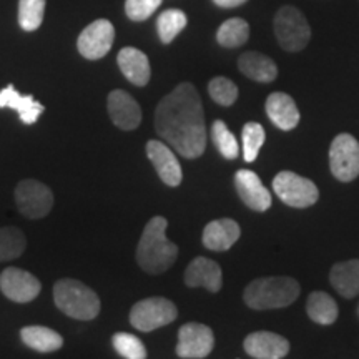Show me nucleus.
Here are the masks:
<instances>
[{
    "label": "nucleus",
    "instance_id": "obj_31",
    "mask_svg": "<svg viewBox=\"0 0 359 359\" xmlns=\"http://www.w3.org/2000/svg\"><path fill=\"white\" fill-rule=\"evenodd\" d=\"M241 140H243V158L251 163L258 158L259 150L264 143V128L257 122H248L243 127Z\"/></svg>",
    "mask_w": 359,
    "mask_h": 359
},
{
    "label": "nucleus",
    "instance_id": "obj_28",
    "mask_svg": "<svg viewBox=\"0 0 359 359\" xmlns=\"http://www.w3.org/2000/svg\"><path fill=\"white\" fill-rule=\"evenodd\" d=\"M27 238L15 226L0 228V262L19 258L25 251Z\"/></svg>",
    "mask_w": 359,
    "mask_h": 359
},
{
    "label": "nucleus",
    "instance_id": "obj_1",
    "mask_svg": "<svg viewBox=\"0 0 359 359\" xmlns=\"http://www.w3.org/2000/svg\"><path fill=\"white\" fill-rule=\"evenodd\" d=\"M156 133L185 158H198L206 150V125L195 85L180 83L161 98L155 110Z\"/></svg>",
    "mask_w": 359,
    "mask_h": 359
},
{
    "label": "nucleus",
    "instance_id": "obj_15",
    "mask_svg": "<svg viewBox=\"0 0 359 359\" xmlns=\"http://www.w3.org/2000/svg\"><path fill=\"white\" fill-rule=\"evenodd\" d=\"M235 187L240 198L255 212H266L271 206V193L266 190L262 180L251 170H238L235 175Z\"/></svg>",
    "mask_w": 359,
    "mask_h": 359
},
{
    "label": "nucleus",
    "instance_id": "obj_35",
    "mask_svg": "<svg viewBox=\"0 0 359 359\" xmlns=\"http://www.w3.org/2000/svg\"><path fill=\"white\" fill-rule=\"evenodd\" d=\"M213 2L217 4L218 7H223V8H235V7L243 6V4L248 2V0H213Z\"/></svg>",
    "mask_w": 359,
    "mask_h": 359
},
{
    "label": "nucleus",
    "instance_id": "obj_33",
    "mask_svg": "<svg viewBox=\"0 0 359 359\" xmlns=\"http://www.w3.org/2000/svg\"><path fill=\"white\" fill-rule=\"evenodd\" d=\"M208 93L218 105L231 107L238 98V87L233 80L226 77H215L208 83Z\"/></svg>",
    "mask_w": 359,
    "mask_h": 359
},
{
    "label": "nucleus",
    "instance_id": "obj_29",
    "mask_svg": "<svg viewBox=\"0 0 359 359\" xmlns=\"http://www.w3.org/2000/svg\"><path fill=\"white\" fill-rule=\"evenodd\" d=\"M212 138L215 147L226 160H235L240 155V147H238V140L235 135L230 132L228 125L222 122V120H215L212 125Z\"/></svg>",
    "mask_w": 359,
    "mask_h": 359
},
{
    "label": "nucleus",
    "instance_id": "obj_22",
    "mask_svg": "<svg viewBox=\"0 0 359 359\" xmlns=\"http://www.w3.org/2000/svg\"><path fill=\"white\" fill-rule=\"evenodd\" d=\"M238 67L245 77L259 83H269L278 77L275 62L259 52H245L238 60Z\"/></svg>",
    "mask_w": 359,
    "mask_h": 359
},
{
    "label": "nucleus",
    "instance_id": "obj_7",
    "mask_svg": "<svg viewBox=\"0 0 359 359\" xmlns=\"http://www.w3.org/2000/svg\"><path fill=\"white\" fill-rule=\"evenodd\" d=\"M273 190L283 203L293 208H308L320 198V190L309 178L294 172H280L273 180Z\"/></svg>",
    "mask_w": 359,
    "mask_h": 359
},
{
    "label": "nucleus",
    "instance_id": "obj_27",
    "mask_svg": "<svg viewBox=\"0 0 359 359\" xmlns=\"http://www.w3.org/2000/svg\"><path fill=\"white\" fill-rule=\"evenodd\" d=\"M188 24L187 13L178 11V8H170L160 13L156 20V29H158L160 40L163 43H170L177 39V35L185 29Z\"/></svg>",
    "mask_w": 359,
    "mask_h": 359
},
{
    "label": "nucleus",
    "instance_id": "obj_5",
    "mask_svg": "<svg viewBox=\"0 0 359 359\" xmlns=\"http://www.w3.org/2000/svg\"><path fill=\"white\" fill-rule=\"evenodd\" d=\"M275 35L286 52H299L311 39V29L306 17L296 7L285 6L275 15Z\"/></svg>",
    "mask_w": 359,
    "mask_h": 359
},
{
    "label": "nucleus",
    "instance_id": "obj_4",
    "mask_svg": "<svg viewBox=\"0 0 359 359\" xmlns=\"http://www.w3.org/2000/svg\"><path fill=\"white\" fill-rule=\"evenodd\" d=\"M53 299L57 308L67 316L79 321H92L100 313L102 303L92 288L79 280H60L53 286Z\"/></svg>",
    "mask_w": 359,
    "mask_h": 359
},
{
    "label": "nucleus",
    "instance_id": "obj_8",
    "mask_svg": "<svg viewBox=\"0 0 359 359\" xmlns=\"http://www.w3.org/2000/svg\"><path fill=\"white\" fill-rule=\"evenodd\" d=\"M15 203L24 217L39 219L52 212L53 193L39 180L27 178L15 187Z\"/></svg>",
    "mask_w": 359,
    "mask_h": 359
},
{
    "label": "nucleus",
    "instance_id": "obj_9",
    "mask_svg": "<svg viewBox=\"0 0 359 359\" xmlns=\"http://www.w3.org/2000/svg\"><path fill=\"white\" fill-rule=\"evenodd\" d=\"M330 168L339 182H353L359 177V142L353 135L341 133L330 148Z\"/></svg>",
    "mask_w": 359,
    "mask_h": 359
},
{
    "label": "nucleus",
    "instance_id": "obj_26",
    "mask_svg": "<svg viewBox=\"0 0 359 359\" xmlns=\"http://www.w3.org/2000/svg\"><path fill=\"white\" fill-rule=\"evenodd\" d=\"M250 37V25L243 19H230L223 22L217 32V40L222 47L235 48L243 45Z\"/></svg>",
    "mask_w": 359,
    "mask_h": 359
},
{
    "label": "nucleus",
    "instance_id": "obj_3",
    "mask_svg": "<svg viewBox=\"0 0 359 359\" xmlns=\"http://www.w3.org/2000/svg\"><path fill=\"white\" fill-rule=\"evenodd\" d=\"M302 293L299 283L290 276L258 278L246 286L243 299L246 306L257 311L280 309L293 304Z\"/></svg>",
    "mask_w": 359,
    "mask_h": 359
},
{
    "label": "nucleus",
    "instance_id": "obj_30",
    "mask_svg": "<svg viewBox=\"0 0 359 359\" xmlns=\"http://www.w3.org/2000/svg\"><path fill=\"white\" fill-rule=\"evenodd\" d=\"M45 0H20L19 2V24L27 32L37 30L43 22Z\"/></svg>",
    "mask_w": 359,
    "mask_h": 359
},
{
    "label": "nucleus",
    "instance_id": "obj_19",
    "mask_svg": "<svg viewBox=\"0 0 359 359\" xmlns=\"http://www.w3.org/2000/svg\"><path fill=\"white\" fill-rule=\"evenodd\" d=\"M264 109H266V115L269 116V120H271L280 130L288 132V130L298 127L299 110L288 93H271V95L266 98Z\"/></svg>",
    "mask_w": 359,
    "mask_h": 359
},
{
    "label": "nucleus",
    "instance_id": "obj_32",
    "mask_svg": "<svg viewBox=\"0 0 359 359\" xmlns=\"http://www.w3.org/2000/svg\"><path fill=\"white\" fill-rule=\"evenodd\" d=\"M114 348L120 356L125 359H145L147 358V348L138 339L137 336L130 333H116L114 334Z\"/></svg>",
    "mask_w": 359,
    "mask_h": 359
},
{
    "label": "nucleus",
    "instance_id": "obj_6",
    "mask_svg": "<svg viewBox=\"0 0 359 359\" xmlns=\"http://www.w3.org/2000/svg\"><path fill=\"white\" fill-rule=\"evenodd\" d=\"M178 309L175 304L167 298L161 296H154V298H147L138 302L130 311V323L133 327L143 333H150V331L158 330L170 325L177 320Z\"/></svg>",
    "mask_w": 359,
    "mask_h": 359
},
{
    "label": "nucleus",
    "instance_id": "obj_17",
    "mask_svg": "<svg viewBox=\"0 0 359 359\" xmlns=\"http://www.w3.org/2000/svg\"><path fill=\"white\" fill-rule=\"evenodd\" d=\"M185 283L190 288H206L210 293H218L223 286L222 268L213 259L198 257L188 264Z\"/></svg>",
    "mask_w": 359,
    "mask_h": 359
},
{
    "label": "nucleus",
    "instance_id": "obj_24",
    "mask_svg": "<svg viewBox=\"0 0 359 359\" xmlns=\"http://www.w3.org/2000/svg\"><path fill=\"white\" fill-rule=\"evenodd\" d=\"M20 338L27 346L39 353L57 351L64 344V339L57 331L45 326H27L20 331Z\"/></svg>",
    "mask_w": 359,
    "mask_h": 359
},
{
    "label": "nucleus",
    "instance_id": "obj_10",
    "mask_svg": "<svg viewBox=\"0 0 359 359\" xmlns=\"http://www.w3.org/2000/svg\"><path fill=\"white\" fill-rule=\"evenodd\" d=\"M215 348V334L201 323H187L180 327L177 354L183 359L206 358Z\"/></svg>",
    "mask_w": 359,
    "mask_h": 359
},
{
    "label": "nucleus",
    "instance_id": "obj_2",
    "mask_svg": "<svg viewBox=\"0 0 359 359\" xmlns=\"http://www.w3.org/2000/svg\"><path fill=\"white\" fill-rule=\"evenodd\" d=\"M167 218L154 217L145 224L138 241L137 263L150 275L165 273L178 257V246L167 238Z\"/></svg>",
    "mask_w": 359,
    "mask_h": 359
},
{
    "label": "nucleus",
    "instance_id": "obj_23",
    "mask_svg": "<svg viewBox=\"0 0 359 359\" xmlns=\"http://www.w3.org/2000/svg\"><path fill=\"white\" fill-rule=\"evenodd\" d=\"M330 281L343 298L359 296V259L336 263L330 271Z\"/></svg>",
    "mask_w": 359,
    "mask_h": 359
},
{
    "label": "nucleus",
    "instance_id": "obj_36",
    "mask_svg": "<svg viewBox=\"0 0 359 359\" xmlns=\"http://www.w3.org/2000/svg\"><path fill=\"white\" fill-rule=\"evenodd\" d=\"M358 314H359V306H358Z\"/></svg>",
    "mask_w": 359,
    "mask_h": 359
},
{
    "label": "nucleus",
    "instance_id": "obj_12",
    "mask_svg": "<svg viewBox=\"0 0 359 359\" xmlns=\"http://www.w3.org/2000/svg\"><path fill=\"white\" fill-rule=\"evenodd\" d=\"M0 290L8 299L15 303H30L42 291V285L32 273L11 266L0 275Z\"/></svg>",
    "mask_w": 359,
    "mask_h": 359
},
{
    "label": "nucleus",
    "instance_id": "obj_34",
    "mask_svg": "<svg viewBox=\"0 0 359 359\" xmlns=\"http://www.w3.org/2000/svg\"><path fill=\"white\" fill-rule=\"evenodd\" d=\"M161 6V0H127L125 12L130 20L142 22L147 20L156 8Z\"/></svg>",
    "mask_w": 359,
    "mask_h": 359
},
{
    "label": "nucleus",
    "instance_id": "obj_16",
    "mask_svg": "<svg viewBox=\"0 0 359 359\" xmlns=\"http://www.w3.org/2000/svg\"><path fill=\"white\" fill-rule=\"evenodd\" d=\"M245 351L257 359H281L290 353V341L271 331H257L245 338Z\"/></svg>",
    "mask_w": 359,
    "mask_h": 359
},
{
    "label": "nucleus",
    "instance_id": "obj_21",
    "mask_svg": "<svg viewBox=\"0 0 359 359\" xmlns=\"http://www.w3.org/2000/svg\"><path fill=\"white\" fill-rule=\"evenodd\" d=\"M0 109H12L19 111L20 120L25 125H32L42 115L43 105L39 103L32 95H20L13 85H7L0 92Z\"/></svg>",
    "mask_w": 359,
    "mask_h": 359
},
{
    "label": "nucleus",
    "instance_id": "obj_18",
    "mask_svg": "<svg viewBox=\"0 0 359 359\" xmlns=\"http://www.w3.org/2000/svg\"><path fill=\"white\" fill-rule=\"evenodd\" d=\"M240 236L241 228L235 219L219 218L206 224L201 241H203L205 248L212 251H226L240 240Z\"/></svg>",
    "mask_w": 359,
    "mask_h": 359
},
{
    "label": "nucleus",
    "instance_id": "obj_25",
    "mask_svg": "<svg viewBox=\"0 0 359 359\" xmlns=\"http://www.w3.org/2000/svg\"><path fill=\"white\" fill-rule=\"evenodd\" d=\"M306 313L311 321L321 326H330L338 320V304L325 291H313L306 303Z\"/></svg>",
    "mask_w": 359,
    "mask_h": 359
},
{
    "label": "nucleus",
    "instance_id": "obj_20",
    "mask_svg": "<svg viewBox=\"0 0 359 359\" xmlns=\"http://www.w3.org/2000/svg\"><path fill=\"white\" fill-rule=\"evenodd\" d=\"M116 62H118L120 70L128 82L137 85V87H145L150 82V62L142 50L135 47H125L120 50Z\"/></svg>",
    "mask_w": 359,
    "mask_h": 359
},
{
    "label": "nucleus",
    "instance_id": "obj_13",
    "mask_svg": "<svg viewBox=\"0 0 359 359\" xmlns=\"http://www.w3.org/2000/svg\"><path fill=\"white\" fill-rule=\"evenodd\" d=\"M147 155L165 185L178 187L183 180L182 165L167 143L150 140L147 143Z\"/></svg>",
    "mask_w": 359,
    "mask_h": 359
},
{
    "label": "nucleus",
    "instance_id": "obj_11",
    "mask_svg": "<svg viewBox=\"0 0 359 359\" xmlns=\"http://www.w3.org/2000/svg\"><path fill=\"white\" fill-rule=\"evenodd\" d=\"M115 39V29L110 20L98 19L92 22L87 29L80 34L77 40L79 52L88 60H98L110 52Z\"/></svg>",
    "mask_w": 359,
    "mask_h": 359
},
{
    "label": "nucleus",
    "instance_id": "obj_14",
    "mask_svg": "<svg viewBox=\"0 0 359 359\" xmlns=\"http://www.w3.org/2000/svg\"><path fill=\"white\" fill-rule=\"evenodd\" d=\"M107 107H109V115L115 127L125 130V132L138 128L142 122V109L137 100L125 90L110 92Z\"/></svg>",
    "mask_w": 359,
    "mask_h": 359
}]
</instances>
